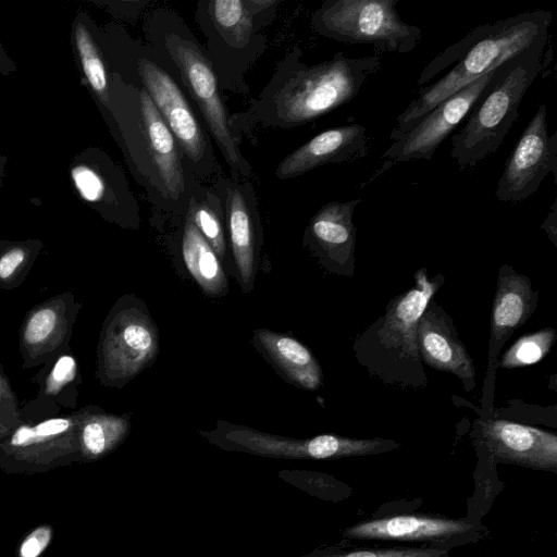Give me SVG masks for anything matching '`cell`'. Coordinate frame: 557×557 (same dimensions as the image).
Here are the masks:
<instances>
[{
  "instance_id": "1",
  "label": "cell",
  "mask_w": 557,
  "mask_h": 557,
  "mask_svg": "<svg viewBox=\"0 0 557 557\" xmlns=\"http://www.w3.org/2000/svg\"><path fill=\"white\" fill-rule=\"evenodd\" d=\"M553 14L536 9L475 27L446 48L421 72L416 97L397 116L394 141L453 94L548 36Z\"/></svg>"
},
{
  "instance_id": "2",
  "label": "cell",
  "mask_w": 557,
  "mask_h": 557,
  "mask_svg": "<svg viewBox=\"0 0 557 557\" xmlns=\"http://www.w3.org/2000/svg\"><path fill=\"white\" fill-rule=\"evenodd\" d=\"M294 47L281 60L270 82L251 101L249 117L261 125L289 129L307 124L350 102L381 69L379 55L348 58L336 52L314 65Z\"/></svg>"
},
{
  "instance_id": "3",
  "label": "cell",
  "mask_w": 557,
  "mask_h": 557,
  "mask_svg": "<svg viewBox=\"0 0 557 557\" xmlns=\"http://www.w3.org/2000/svg\"><path fill=\"white\" fill-rule=\"evenodd\" d=\"M143 30L146 45L187 92L230 173L249 180L251 164L240 150L238 134L226 111L205 47L183 17L169 8L153 9L146 17Z\"/></svg>"
},
{
  "instance_id": "4",
  "label": "cell",
  "mask_w": 557,
  "mask_h": 557,
  "mask_svg": "<svg viewBox=\"0 0 557 557\" xmlns=\"http://www.w3.org/2000/svg\"><path fill=\"white\" fill-rule=\"evenodd\" d=\"M119 87L121 126L133 175L156 212L182 218L199 181L140 83L121 82Z\"/></svg>"
},
{
  "instance_id": "5",
  "label": "cell",
  "mask_w": 557,
  "mask_h": 557,
  "mask_svg": "<svg viewBox=\"0 0 557 557\" xmlns=\"http://www.w3.org/2000/svg\"><path fill=\"white\" fill-rule=\"evenodd\" d=\"M548 36L500 64L458 132L450 156L461 169L473 168L496 152L516 122L519 106L541 67Z\"/></svg>"
},
{
  "instance_id": "6",
  "label": "cell",
  "mask_w": 557,
  "mask_h": 557,
  "mask_svg": "<svg viewBox=\"0 0 557 557\" xmlns=\"http://www.w3.org/2000/svg\"><path fill=\"white\" fill-rule=\"evenodd\" d=\"M281 0H199L195 21L206 38V53L221 89L249 92L246 74L265 52L261 33Z\"/></svg>"
},
{
  "instance_id": "7",
  "label": "cell",
  "mask_w": 557,
  "mask_h": 557,
  "mask_svg": "<svg viewBox=\"0 0 557 557\" xmlns=\"http://www.w3.org/2000/svg\"><path fill=\"white\" fill-rule=\"evenodd\" d=\"M399 0H325L311 16L319 35L349 44L371 46L375 52L408 53L422 32L405 23L396 5Z\"/></svg>"
},
{
  "instance_id": "8",
  "label": "cell",
  "mask_w": 557,
  "mask_h": 557,
  "mask_svg": "<svg viewBox=\"0 0 557 557\" xmlns=\"http://www.w3.org/2000/svg\"><path fill=\"white\" fill-rule=\"evenodd\" d=\"M134 65L138 82L180 145L197 180L210 182L220 168L213 141L180 83L146 44H139Z\"/></svg>"
},
{
  "instance_id": "9",
  "label": "cell",
  "mask_w": 557,
  "mask_h": 557,
  "mask_svg": "<svg viewBox=\"0 0 557 557\" xmlns=\"http://www.w3.org/2000/svg\"><path fill=\"white\" fill-rule=\"evenodd\" d=\"M416 284L406 293L393 299L381 319L382 323L373 324L356 341L358 349H374V372L384 380H389L392 370L397 368V383L401 384L400 363L425 381L418 349L417 325L426 306L436 293L438 283L430 280L425 269L414 274ZM396 383V382H395Z\"/></svg>"
},
{
  "instance_id": "10",
  "label": "cell",
  "mask_w": 557,
  "mask_h": 557,
  "mask_svg": "<svg viewBox=\"0 0 557 557\" xmlns=\"http://www.w3.org/2000/svg\"><path fill=\"white\" fill-rule=\"evenodd\" d=\"M159 350V334L145 306L121 299L103 327L99 350L102 384L121 387L149 367Z\"/></svg>"
},
{
  "instance_id": "11",
  "label": "cell",
  "mask_w": 557,
  "mask_h": 557,
  "mask_svg": "<svg viewBox=\"0 0 557 557\" xmlns=\"http://www.w3.org/2000/svg\"><path fill=\"white\" fill-rule=\"evenodd\" d=\"M546 104H541L505 163L495 196L517 203L533 195L543 180L557 175V132L548 134Z\"/></svg>"
},
{
  "instance_id": "12",
  "label": "cell",
  "mask_w": 557,
  "mask_h": 557,
  "mask_svg": "<svg viewBox=\"0 0 557 557\" xmlns=\"http://www.w3.org/2000/svg\"><path fill=\"white\" fill-rule=\"evenodd\" d=\"M496 69L446 98L408 133L393 141L383 152L384 162L373 177L399 162L431 160L440 145L463 122L487 88Z\"/></svg>"
},
{
  "instance_id": "13",
  "label": "cell",
  "mask_w": 557,
  "mask_h": 557,
  "mask_svg": "<svg viewBox=\"0 0 557 557\" xmlns=\"http://www.w3.org/2000/svg\"><path fill=\"white\" fill-rule=\"evenodd\" d=\"M221 199L225 228L245 293L252 288L262 239L258 197L248 178L226 175L221 166L209 182Z\"/></svg>"
},
{
  "instance_id": "14",
  "label": "cell",
  "mask_w": 557,
  "mask_h": 557,
  "mask_svg": "<svg viewBox=\"0 0 557 557\" xmlns=\"http://www.w3.org/2000/svg\"><path fill=\"white\" fill-rule=\"evenodd\" d=\"M480 530L465 519L424 516H396L362 521L347 528L344 535L352 540L405 541L431 543L434 547L471 542Z\"/></svg>"
},
{
  "instance_id": "15",
  "label": "cell",
  "mask_w": 557,
  "mask_h": 557,
  "mask_svg": "<svg viewBox=\"0 0 557 557\" xmlns=\"http://www.w3.org/2000/svg\"><path fill=\"white\" fill-rule=\"evenodd\" d=\"M369 154L367 128L358 123L325 129L281 160L276 178L284 181L329 163L354 162Z\"/></svg>"
},
{
  "instance_id": "16",
  "label": "cell",
  "mask_w": 557,
  "mask_h": 557,
  "mask_svg": "<svg viewBox=\"0 0 557 557\" xmlns=\"http://www.w3.org/2000/svg\"><path fill=\"white\" fill-rule=\"evenodd\" d=\"M361 198L332 200L310 219L305 231V244L332 270H352L357 228L352 215Z\"/></svg>"
},
{
  "instance_id": "17",
  "label": "cell",
  "mask_w": 557,
  "mask_h": 557,
  "mask_svg": "<svg viewBox=\"0 0 557 557\" xmlns=\"http://www.w3.org/2000/svg\"><path fill=\"white\" fill-rule=\"evenodd\" d=\"M482 437L500 461L541 470H557V436L508 420L481 423Z\"/></svg>"
},
{
  "instance_id": "18",
  "label": "cell",
  "mask_w": 557,
  "mask_h": 557,
  "mask_svg": "<svg viewBox=\"0 0 557 557\" xmlns=\"http://www.w3.org/2000/svg\"><path fill=\"white\" fill-rule=\"evenodd\" d=\"M421 360L438 371L456 375L467 391L475 385V369L459 339L451 319L433 300L429 302L417 325Z\"/></svg>"
},
{
  "instance_id": "19",
  "label": "cell",
  "mask_w": 557,
  "mask_h": 557,
  "mask_svg": "<svg viewBox=\"0 0 557 557\" xmlns=\"http://www.w3.org/2000/svg\"><path fill=\"white\" fill-rule=\"evenodd\" d=\"M537 302L531 281L510 265L500 268L493 304L490 361L497 357L502 345L532 314Z\"/></svg>"
},
{
  "instance_id": "20",
  "label": "cell",
  "mask_w": 557,
  "mask_h": 557,
  "mask_svg": "<svg viewBox=\"0 0 557 557\" xmlns=\"http://www.w3.org/2000/svg\"><path fill=\"white\" fill-rule=\"evenodd\" d=\"M73 300L63 296L34 308L21 330V347L25 364H37L44 355L54 351L69 335L74 309Z\"/></svg>"
},
{
  "instance_id": "21",
  "label": "cell",
  "mask_w": 557,
  "mask_h": 557,
  "mask_svg": "<svg viewBox=\"0 0 557 557\" xmlns=\"http://www.w3.org/2000/svg\"><path fill=\"white\" fill-rule=\"evenodd\" d=\"M253 339L256 347L287 381L308 391L322 385V369L300 342L267 329L256 330Z\"/></svg>"
},
{
  "instance_id": "22",
  "label": "cell",
  "mask_w": 557,
  "mask_h": 557,
  "mask_svg": "<svg viewBox=\"0 0 557 557\" xmlns=\"http://www.w3.org/2000/svg\"><path fill=\"white\" fill-rule=\"evenodd\" d=\"M182 221L181 251L187 270L207 294H225L227 283L219 257L187 212L182 216Z\"/></svg>"
},
{
  "instance_id": "23",
  "label": "cell",
  "mask_w": 557,
  "mask_h": 557,
  "mask_svg": "<svg viewBox=\"0 0 557 557\" xmlns=\"http://www.w3.org/2000/svg\"><path fill=\"white\" fill-rule=\"evenodd\" d=\"M131 422L126 416L110 414L98 408L78 412V436L86 455L98 457L115 447L127 435Z\"/></svg>"
},
{
  "instance_id": "24",
  "label": "cell",
  "mask_w": 557,
  "mask_h": 557,
  "mask_svg": "<svg viewBox=\"0 0 557 557\" xmlns=\"http://www.w3.org/2000/svg\"><path fill=\"white\" fill-rule=\"evenodd\" d=\"M187 213L219 259H223L226 253L225 218L221 199L215 190L210 185L198 182Z\"/></svg>"
},
{
  "instance_id": "25",
  "label": "cell",
  "mask_w": 557,
  "mask_h": 557,
  "mask_svg": "<svg viewBox=\"0 0 557 557\" xmlns=\"http://www.w3.org/2000/svg\"><path fill=\"white\" fill-rule=\"evenodd\" d=\"M556 339V331L553 327H544L531 334H527L516 341L502 356L498 367L512 369L524 367L540 361L545 357Z\"/></svg>"
},
{
  "instance_id": "26",
  "label": "cell",
  "mask_w": 557,
  "mask_h": 557,
  "mask_svg": "<svg viewBox=\"0 0 557 557\" xmlns=\"http://www.w3.org/2000/svg\"><path fill=\"white\" fill-rule=\"evenodd\" d=\"M75 40L84 74L91 88L103 101L109 99V83L102 59L88 30L78 24L75 28Z\"/></svg>"
},
{
  "instance_id": "27",
  "label": "cell",
  "mask_w": 557,
  "mask_h": 557,
  "mask_svg": "<svg viewBox=\"0 0 557 557\" xmlns=\"http://www.w3.org/2000/svg\"><path fill=\"white\" fill-rule=\"evenodd\" d=\"M78 375L76 359L69 354L61 355L53 363L44 382V396H58Z\"/></svg>"
},
{
  "instance_id": "28",
  "label": "cell",
  "mask_w": 557,
  "mask_h": 557,
  "mask_svg": "<svg viewBox=\"0 0 557 557\" xmlns=\"http://www.w3.org/2000/svg\"><path fill=\"white\" fill-rule=\"evenodd\" d=\"M327 557H451L445 548L426 547H394L382 549H358Z\"/></svg>"
},
{
  "instance_id": "29",
  "label": "cell",
  "mask_w": 557,
  "mask_h": 557,
  "mask_svg": "<svg viewBox=\"0 0 557 557\" xmlns=\"http://www.w3.org/2000/svg\"><path fill=\"white\" fill-rule=\"evenodd\" d=\"M72 177L79 194L88 201H100L107 193L101 176L88 166L79 165L72 170Z\"/></svg>"
},
{
  "instance_id": "30",
  "label": "cell",
  "mask_w": 557,
  "mask_h": 557,
  "mask_svg": "<svg viewBox=\"0 0 557 557\" xmlns=\"http://www.w3.org/2000/svg\"><path fill=\"white\" fill-rule=\"evenodd\" d=\"M27 251L22 247H13L0 256V284L17 282L20 275L26 272Z\"/></svg>"
},
{
  "instance_id": "31",
  "label": "cell",
  "mask_w": 557,
  "mask_h": 557,
  "mask_svg": "<svg viewBox=\"0 0 557 557\" xmlns=\"http://www.w3.org/2000/svg\"><path fill=\"white\" fill-rule=\"evenodd\" d=\"M17 401L9 381L0 367V432L15 426L17 413Z\"/></svg>"
},
{
  "instance_id": "32",
  "label": "cell",
  "mask_w": 557,
  "mask_h": 557,
  "mask_svg": "<svg viewBox=\"0 0 557 557\" xmlns=\"http://www.w3.org/2000/svg\"><path fill=\"white\" fill-rule=\"evenodd\" d=\"M52 537V530L48 525H41L33 530L21 543L18 557H39Z\"/></svg>"
},
{
  "instance_id": "33",
  "label": "cell",
  "mask_w": 557,
  "mask_h": 557,
  "mask_svg": "<svg viewBox=\"0 0 557 557\" xmlns=\"http://www.w3.org/2000/svg\"><path fill=\"white\" fill-rule=\"evenodd\" d=\"M557 201L555 200L550 207V211L546 216L544 223L542 224V228H544L547 234L550 236L552 240L556 243V225H557Z\"/></svg>"
}]
</instances>
